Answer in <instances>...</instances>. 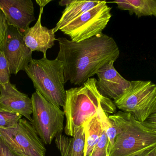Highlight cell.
Segmentation results:
<instances>
[{
  "instance_id": "obj_23",
  "label": "cell",
  "mask_w": 156,
  "mask_h": 156,
  "mask_svg": "<svg viewBox=\"0 0 156 156\" xmlns=\"http://www.w3.org/2000/svg\"><path fill=\"white\" fill-rule=\"evenodd\" d=\"M0 156H21L15 154L9 148L0 136Z\"/></svg>"
},
{
  "instance_id": "obj_7",
  "label": "cell",
  "mask_w": 156,
  "mask_h": 156,
  "mask_svg": "<svg viewBox=\"0 0 156 156\" xmlns=\"http://www.w3.org/2000/svg\"><path fill=\"white\" fill-rule=\"evenodd\" d=\"M112 7L105 1L83 13L59 29L71 40L79 42L102 34L112 17Z\"/></svg>"
},
{
  "instance_id": "obj_4",
  "label": "cell",
  "mask_w": 156,
  "mask_h": 156,
  "mask_svg": "<svg viewBox=\"0 0 156 156\" xmlns=\"http://www.w3.org/2000/svg\"><path fill=\"white\" fill-rule=\"evenodd\" d=\"M36 90L52 104L64 107L66 93L63 62L56 58L33 59L26 69Z\"/></svg>"
},
{
  "instance_id": "obj_24",
  "label": "cell",
  "mask_w": 156,
  "mask_h": 156,
  "mask_svg": "<svg viewBox=\"0 0 156 156\" xmlns=\"http://www.w3.org/2000/svg\"><path fill=\"white\" fill-rule=\"evenodd\" d=\"M143 123L156 132V111Z\"/></svg>"
},
{
  "instance_id": "obj_12",
  "label": "cell",
  "mask_w": 156,
  "mask_h": 156,
  "mask_svg": "<svg viewBox=\"0 0 156 156\" xmlns=\"http://www.w3.org/2000/svg\"><path fill=\"white\" fill-rule=\"evenodd\" d=\"M0 108L10 112L19 114L33 122L31 98L18 90L11 82L4 86L0 85Z\"/></svg>"
},
{
  "instance_id": "obj_21",
  "label": "cell",
  "mask_w": 156,
  "mask_h": 156,
  "mask_svg": "<svg viewBox=\"0 0 156 156\" xmlns=\"http://www.w3.org/2000/svg\"><path fill=\"white\" fill-rule=\"evenodd\" d=\"M9 64L2 51H0V85L4 86L10 82L11 77Z\"/></svg>"
},
{
  "instance_id": "obj_2",
  "label": "cell",
  "mask_w": 156,
  "mask_h": 156,
  "mask_svg": "<svg viewBox=\"0 0 156 156\" xmlns=\"http://www.w3.org/2000/svg\"><path fill=\"white\" fill-rule=\"evenodd\" d=\"M96 82L95 78H90L80 87L66 90L63 109L66 118L64 131L67 135L74 136L84 123L101 109L108 114L116 112L114 102L100 92Z\"/></svg>"
},
{
  "instance_id": "obj_16",
  "label": "cell",
  "mask_w": 156,
  "mask_h": 156,
  "mask_svg": "<svg viewBox=\"0 0 156 156\" xmlns=\"http://www.w3.org/2000/svg\"><path fill=\"white\" fill-rule=\"evenodd\" d=\"M101 1H72L66 6L62 13V16L54 27L55 33L60 28L81 15L88 10L101 3Z\"/></svg>"
},
{
  "instance_id": "obj_3",
  "label": "cell",
  "mask_w": 156,
  "mask_h": 156,
  "mask_svg": "<svg viewBox=\"0 0 156 156\" xmlns=\"http://www.w3.org/2000/svg\"><path fill=\"white\" fill-rule=\"evenodd\" d=\"M109 116L117 124L119 132L108 156H136L156 146V132L131 114L120 111Z\"/></svg>"
},
{
  "instance_id": "obj_20",
  "label": "cell",
  "mask_w": 156,
  "mask_h": 156,
  "mask_svg": "<svg viewBox=\"0 0 156 156\" xmlns=\"http://www.w3.org/2000/svg\"><path fill=\"white\" fill-rule=\"evenodd\" d=\"M104 128V127H103ZM109 140L107 138L105 130L103 132L99 141L94 147L90 156H106L108 155Z\"/></svg>"
},
{
  "instance_id": "obj_19",
  "label": "cell",
  "mask_w": 156,
  "mask_h": 156,
  "mask_svg": "<svg viewBox=\"0 0 156 156\" xmlns=\"http://www.w3.org/2000/svg\"><path fill=\"white\" fill-rule=\"evenodd\" d=\"M22 115L7 111L0 108V127L9 128L17 124Z\"/></svg>"
},
{
  "instance_id": "obj_17",
  "label": "cell",
  "mask_w": 156,
  "mask_h": 156,
  "mask_svg": "<svg viewBox=\"0 0 156 156\" xmlns=\"http://www.w3.org/2000/svg\"><path fill=\"white\" fill-rule=\"evenodd\" d=\"M122 10H127L131 15L156 17V0H122L112 2Z\"/></svg>"
},
{
  "instance_id": "obj_13",
  "label": "cell",
  "mask_w": 156,
  "mask_h": 156,
  "mask_svg": "<svg viewBox=\"0 0 156 156\" xmlns=\"http://www.w3.org/2000/svg\"><path fill=\"white\" fill-rule=\"evenodd\" d=\"M43 11L44 8L40 7L36 23L34 26L27 28L23 34V39L26 45L32 52L37 51L42 52L44 55L43 57H46L48 49L54 45L57 39L54 29H48L41 24Z\"/></svg>"
},
{
  "instance_id": "obj_27",
  "label": "cell",
  "mask_w": 156,
  "mask_h": 156,
  "mask_svg": "<svg viewBox=\"0 0 156 156\" xmlns=\"http://www.w3.org/2000/svg\"><path fill=\"white\" fill-rule=\"evenodd\" d=\"M72 1H65V0H63V1H60L59 2V5H61V6H63V5H65V6H66L67 5H69L70 3Z\"/></svg>"
},
{
  "instance_id": "obj_22",
  "label": "cell",
  "mask_w": 156,
  "mask_h": 156,
  "mask_svg": "<svg viewBox=\"0 0 156 156\" xmlns=\"http://www.w3.org/2000/svg\"><path fill=\"white\" fill-rule=\"evenodd\" d=\"M8 25L5 16L0 9V51H2L6 39Z\"/></svg>"
},
{
  "instance_id": "obj_25",
  "label": "cell",
  "mask_w": 156,
  "mask_h": 156,
  "mask_svg": "<svg viewBox=\"0 0 156 156\" xmlns=\"http://www.w3.org/2000/svg\"><path fill=\"white\" fill-rule=\"evenodd\" d=\"M136 156H156V146Z\"/></svg>"
},
{
  "instance_id": "obj_11",
  "label": "cell",
  "mask_w": 156,
  "mask_h": 156,
  "mask_svg": "<svg viewBox=\"0 0 156 156\" xmlns=\"http://www.w3.org/2000/svg\"><path fill=\"white\" fill-rule=\"evenodd\" d=\"M113 60L105 63L96 73L97 88L105 97L114 101L119 99L129 88L131 82L123 78L115 68Z\"/></svg>"
},
{
  "instance_id": "obj_14",
  "label": "cell",
  "mask_w": 156,
  "mask_h": 156,
  "mask_svg": "<svg viewBox=\"0 0 156 156\" xmlns=\"http://www.w3.org/2000/svg\"><path fill=\"white\" fill-rule=\"evenodd\" d=\"M55 138V143L61 156H84L85 133L83 126L72 137L69 138L60 133Z\"/></svg>"
},
{
  "instance_id": "obj_6",
  "label": "cell",
  "mask_w": 156,
  "mask_h": 156,
  "mask_svg": "<svg viewBox=\"0 0 156 156\" xmlns=\"http://www.w3.org/2000/svg\"><path fill=\"white\" fill-rule=\"evenodd\" d=\"M31 100L32 125L44 144L50 145L54 138L64 130L65 114L60 107L47 100L37 90L32 94Z\"/></svg>"
},
{
  "instance_id": "obj_15",
  "label": "cell",
  "mask_w": 156,
  "mask_h": 156,
  "mask_svg": "<svg viewBox=\"0 0 156 156\" xmlns=\"http://www.w3.org/2000/svg\"><path fill=\"white\" fill-rule=\"evenodd\" d=\"M101 110L103 109H101L97 114L89 118L83 125L85 133L84 156L90 155L94 147L103 132V126L100 114Z\"/></svg>"
},
{
  "instance_id": "obj_8",
  "label": "cell",
  "mask_w": 156,
  "mask_h": 156,
  "mask_svg": "<svg viewBox=\"0 0 156 156\" xmlns=\"http://www.w3.org/2000/svg\"><path fill=\"white\" fill-rule=\"evenodd\" d=\"M0 136L12 152L21 156H45L44 144L32 123L21 119L9 128L0 127Z\"/></svg>"
},
{
  "instance_id": "obj_10",
  "label": "cell",
  "mask_w": 156,
  "mask_h": 156,
  "mask_svg": "<svg viewBox=\"0 0 156 156\" xmlns=\"http://www.w3.org/2000/svg\"><path fill=\"white\" fill-rule=\"evenodd\" d=\"M0 9L7 25L16 27L23 34L36 20L32 0H0Z\"/></svg>"
},
{
  "instance_id": "obj_5",
  "label": "cell",
  "mask_w": 156,
  "mask_h": 156,
  "mask_svg": "<svg viewBox=\"0 0 156 156\" xmlns=\"http://www.w3.org/2000/svg\"><path fill=\"white\" fill-rule=\"evenodd\" d=\"M116 108L144 122L156 111V85L150 81H133L124 93L114 101Z\"/></svg>"
},
{
  "instance_id": "obj_26",
  "label": "cell",
  "mask_w": 156,
  "mask_h": 156,
  "mask_svg": "<svg viewBox=\"0 0 156 156\" xmlns=\"http://www.w3.org/2000/svg\"><path fill=\"white\" fill-rule=\"evenodd\" d=\"M52 1V0H37L36 1L37 4L40 6V7L44 8L46 5H47L48 3Z\"/></svg>"
},
{
  "instance_id": "obj_18",
  "label": "cell",
  "mask_w": 156,
  "mask_h": 156,
  "mask_svg": "<svg viewBox=\"0 0 156 156\" xmlns=\"http://www.w3.org/2000/svg\"><path fill=\"white\" fill-rule=\"evenodd\" d=\"M103 126L105 130L107 138L109 140L108 154L113 145L115 138L119 132V128L115 122L110 117L109 114L103 110L100 112Z\"/></svg>"
},
{
  "instance_id": "obj_9",
  "label": "cell",
  "mask_w": 156,
  "mask_h": 156,
  "mask_svg": "<svg viewBox=\"0 0 156 156\" xmlns=\"http://www.w3.org/2000/svg\"><path fill=\"white\" fill-rule=\"evenodd\" d=\"M2 51L8 61L11 74L16 75L21 71H25L33 59V52L25 43L23 34L12 26L8 25Z\"/></svg>"
},
{
  "instance_id": "obj_28",
  "label": "cell",
  "mask_w": 156,
  "mask_h": 156,
  "mask_svg": "<svg viewBox=\"0 0 156 156\" xmlns=\"http://www.w3.org/2000/svg\"><path fill=\"white\" fill-rule=\"evenodd\" d=\"M108 156V155H107V156Z\"/></svg>"
},
{
  "instance_id": "obj_1",
  "label": "cell",
  "mask_w": 156,
  "mask_h": 156,
  "mask_svg": "<svg viewBox=\"0 0 156 156\" xmlns=\"http://www.w3.org/2000/svg\"><path fill=\"white\" fill-rule=\"evenodd\" d=\"M57 40L59 51L56 59L63 62L65 82L73 85H82L105 63L116 61L120 55L115 40L104 34L79 42L64 37Z\"/></svg>"
}]
</instances>
